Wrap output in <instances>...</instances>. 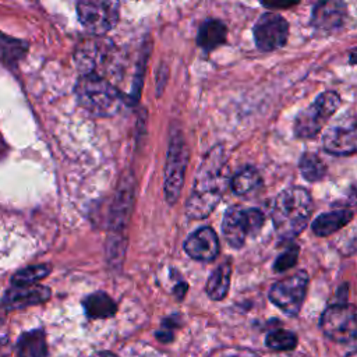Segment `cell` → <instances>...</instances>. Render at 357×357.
<instances>
[{
	"label": "cell",
	"mask_w": 357,
	"mask_h": 357,
	"mask_svg": "<svg viewBox=\"0 0 357 357\" xmlns=\"http://www.w3.org/2000/svg\"><path fill=\"white\" fill-rule=\"evenodd\" d=\"M226 185L225 155L222 148H215L201 163L185 206V215L191 219L206 218L220 201Z\"/></svg>",
	"instance_id": "cell-1"
},
{
	"label": "cell",
	"mask_w": 357,
	"mask_h": 357,
	"mask_svg": "<svg viewBox=\"0 0 357 357\" xmlns=\"http://www.w3.org/2000/svg\"><path fill=\"white\" fill-rule=\"evenodd\" d=\"M312 212V201L307 190L300 187L286 188L275 199L272 220L282 238H293L307 226Z\"/></svg>",
	"instance_id": "cell-2"
},
{
	"label": "cell",
	"mask_w": 357,
	"mask_h": 357,
	"mask_svg": "<svg viewBox=\"0 0 357 357\" xmlns=\"http://www.w3.org/2000/svg\"><path fill=\"white\" fill-rule=\"evenodd\" d=\"M74 91L78 103L95 116H113L124 103L121 92L107 78L99 74H82Z\"/></svg>",
	"instance_id": "cell-3"
},
{
	"label": "cell",
	"mask_w": 357,
	"mask_h": 357,
	"mask_svg": "<svg viewBox=\"0 0 357 357\" xmlns=\"http://www.w3.org/2000/svg\"><path fill=\"white\" fill-rule=\"evenodd\" d=\"M77 14L81 25L95 36L112 31L120 17L119 0H78Z\"/></svg>",
	"instance_id": "cell-4"
},
{
	"label": "cell",
	"mask_w": 357,
	"mask_h": 357,
	"mask_svg": "<svg viewBox=\"0 0 357 357\" xmlns=\"http://www.w3.org/2000/svg\"><path fill=\"white\" fill-rule=\"evenodd\" d=\"M339 106L340 96L336 92L326 91L321 93L312 105L297 114L294 121V134L298 138L315 137Z\"/></svg>",
	"instance_id": "cell-5"
},
{
	"label": "cell",
	"mask_w": 357,
	"mask_h": 357,
	"mask_svg": "<svg viewBox=\"0 0 357 357\" xmlns=\"http://www.w3.org/2000/svg\"><path fill=\"white\" fill-rule=\"evenodd\" d=\"M264 222V213L255 208L231 206L223 218V236L231 247L240 248L248 236H255L261 230Z\"/></svg>",
	"instance_id": "cell-6"
},
{
	"label": "cell",
	"mask_w": 357,
	"mask_h": 357,
	"mask_svg": "<svg viewBox=\"0 0 357 357\" xmlns=\"http://www.w3.org/2000/svg\"><path fill=\"white\" fill-rule=\"evenodd\" d=\"M322 332L332 340L347 343L357 339V307L335 304L328 307L319 321Z\"/></svg>",
	"instance_id": "cell-7"
},
{
	"label": "cell",
	"mask_w": 357,
	"mask_h": 357,
	"mask_svg": "<svg viewBox=\"0 0 357 357\" xmlns=\"http://www.w3.org/2000/svg\"><path fill=\"white\" fill-rule=\"evenodd\" d=\"M187 167V148L180 132H172L165 167V194L169 204L177 202Z\"/></svg>",
	"instance_id": "cell-8"
},
{
	"label": "cell",
	"mask_w": 357,
	"mask_h": 357,
	"mask_svg": "<svg viewBox=\"0 0 357 357\" xmlns=\"http://www.w3.org/2000/svg\"><path fill=\"white\" fill-rule=\"evenodd\" d=\"M308 286L305 272H297L276 282L269 290L271 301L289 315H296L304 301Z\"/></svg>",
	"instance_id": "cell-9"
},
{
	"label": "cell",
	"mask_w": 357,
	"mask_h": 357,
	"mask_svg": "<svg viewBox=\"0 0 357 357\" xmlns=\"http://www.w3.org/2000/svg\"><path fill=\"white\" fill-rule=\"evenodd\" d=\"M113 43L99 38H91L79 43L74 53V60L84 74L102 75L105 67L113 60Z\"/></svg>",
	"instance_id": "cell-10"
},
{
	"label": "cell",
	"mask_w": 357,
	"mask_h": 357,
	"mask_svg": "<svg viewBox=\"0 0 357 357\" xmlns=\"http://www.w3.org/2000/svg\"><path fill=\"white\" fill-rule=\"evenodd\" d=\"M289 25L276 13H265L254 25L255 45L262 52H272L283 46L287 40Z\"/></svg>",
	"instance_id": "cell-11"
},
{
	"label": "cell",
	"mask_w": 357,
	"mask_h": 357,
	"mask_svg": "<svg viewBox=\"0 0 357 357\" xmlns=\"http://www.w3.org/2000/svg\"><path fill=\"white\" fill-rule=\"evenodd\" d=\"M326 152L333 155H350L357 152V120L344 119L331 126L322 138Z\"/></svg>",
	"instance_id": "cell-12"
},
{
	"label": "cell",
	"mask_w": 357,
	"mask_h": 357,
	"mask_svg": "<svg viewBox=\"0 0 357 357\" xmlns=\"http://www.w3.org/2000/svg\"><path fill=\"white\" fill-rule=\"evenodd\" d=\"M50 298V289L38 283L13 284L3 297V304L8 310L25 308L47 301Z\"/></svg>",
	"instance_id": "cell-13"
},
{
	"label": "cell",
	"mask_w": 357,
	"mask_h": 357,
	"mask_svg": "<svg viewBox=\"0 0 357 357\" xmlns=\"http://www.w3.org/2000/svg\"><path fill=\"white\" fill-rule=\"evenodd\" d=\"M184 250L197 261H212L219 252L218 236L211 227H201L187 237Z\"/></svg>",
	"instance_id": "cell-14"
},
{
	"label": "cell",
	"mask_w": 357,
	"mask_h": 357,
	"mask_svg": "<svg viewBox=\"0 0 357 357\" xmlns=\"http://www.w3.org/2000/svg\"><path fill=\"white\" fill-rule=\"evenodd\" d=\"M346 18V4L343 0H321L315 4L311 15L312 25L319 31H333Z\"/></svg>",
	"instance_id": "cell-15"
},
{
	"label": "cell",
	"mask_w": 357,
	"mask_h": 357,
	"mask_svg": "<svg viewBox=\"0 0 357 357\" xmlns=\"http://www.w3.org/2000/svg\"><path fill=\"white\" fill-rule=\"evenodd\" d=\"M226 33H227V28L222 21L208 20L198 29L197 43L199 47L209 52L216 49L222 43H225Z\"/></svg>",
	"instance_id": "cell-16"
},
{
	"label": "cell",
	"mask_w": 357,
	"mask_h": 357,
	"mask_svg": "<svg viewBox=\"0 0 357 357\" xmlns=\"http://www.w3.org/2000/svg\"><path fill=\"white\" fill-rule=\"evenodd\" d=\"M47 344L42 329H33L20 336L17 342L18 357H46Z\"/></svg>",
	"instance_id": "cell-17"
},
{
	"label": "cell",
	"mask_w": 357,
	"mask_h": 357,
	"mask_svg": "<svg viewBox=\"0 0 357 357\" xmlns=\"http://www.w3.org/2000/svg\"><path fill=\"white\" fill-rule=\"evenodd\" d=\"M351 216V211L346 209L322 213L312 222V231L321 237L329 236L342 229L347 222H350Z\"/></svg>",
	"instance_id": "cell-18"
},
{
	"label": "cell",
	"mask_w": 357,
	"mask_h": 357,
	"mask_svg": "<svg viewBox=\"0 0 357 357\" xmlns=\"http://www.w3.org/2000/svg\"><path fill=\"white\" fill-rule=\"evenodd\" d=\"M84 310L85 314L89 318H95V319H100V318H109L112 315L116 314L117 305L113 301V298L103 293V291H96L89 294L84 301Z\"/></svg>",
	"instance_id": "cell-19"
},
{
	"label": "cell",
	"mask_w": 357,
	"mask_h": 357,
	"mask_svg": "<svg viewBox=\"0 0 357 357\" xmlns=\"http://www.w3.org/2000/svg\"><path fill=\"white\" fill-rule=\"evenodd\" d=\"M231 266L229 262L218 266L206 283V293L212 300H222L229 290Z\"/></svg>",
	"instance_id": "cell-20"
},
{
	"label": "cell",
	"mask_w": 357,
	"mask_h": 357,
	"mask_svg": "<svg viewBox=\"0 0 357 357\" xmlns=\"http://www.w3.org/2000/svg\"><path fill=\"white\" fill-rule=\"evenodd\" d=\"M26 50L28 46L25 42L0 32V61L8 66H15L18 60L24 57Z\"/></svg>",
	"instance_id": "cell-21"
},
{
	"label": "cell",
	"mask_w": 357,
	"mask_h": 357,
	"mask_svg": "<svg viewBox=\"0 0 357 357\" xmlns=\"http://www.w3.org/2000/svg\"><path fill=\"white\" fill-rule=\"evenodd\" d=\"M261 185V176L254 167L241 169L231 178V190L237 195H248Z\"/></svg>",
	"instance_id": "cell-22"
},
{
	"label": "cell",
	"mask_w": 357,
	"mask_h": 357,
	"mask_svg": "<svg viewBox=\"0 0 357 357\" xmlns=\"http://www.w3.org/2000/svg\"><path fill=\"white\" fill-rule=\"evenodd\" d=\"M300 172L307 181H319L325 176L326 167L315 153L305 152L300 159Z\"/></svg>",
	"instance_id": "cell-23"
},
{
	"label": "cell",
	"mask_w": 357,
	"mask_h": 357,
	"mask_svg": "<svg viewBox=\"0 0 357 357\" xmlns=\"http://www.w3.org/2000/svg\"><path fill=\"white\" fill-rule=\"evenodd\" d=\"M297 344V337L293 332L286 329H276L268 333L266 346L276 351H289L293 350Z\"/></svg>",
	"instance_id": "cell-24"
},
{
	"label": "cell",
	"mask_w": 357,
	"mask_h": 357,
	"mask_svg": "<svg viewBox=\"0 0 357 357\" xmlns=\"http://www.w3.org/2000/svg\"><path fill=\"white\" fill-rule=\"evenodd\" d=\"M50 273V266L49 265H36V266H29L25 269L18 271L13 279V284H28V283H38L40 279L46 278Z\"/></svg>",
	"instance_id": "cell-25"
},
{
	"label": "cell",
	"mask_w": 357,
	"mask_h": 357,
	"mask_svg": "<svg viewBox=\"0 0 357 357\" xmlns=\"http://www.w3.org/2000/svg\"><path fill=\"white\" fill-rule=\"evenodd\" d=\"M297 255H298V248L297 247H293V248H289L286 252H283L275 262V271H286L289 269L290 266H293L296 264V259H297Z\"/></svg>",
	"instance_id": "cell-26"
},
{
	"label": "cell",
	"mask_w": 357,
	"mask_h": 357,
	"mask_svg": "<svg viewBox=\"0 0 357 357\" xmlns=\"http://www.w3.org/2000/svg\"><path fill=\"white\" fill-rule=\"evenodd\" d=\"M261 3L272 10H278V8H286L290 7L296 3H298V0H261Z\"/></svg>",
	"instance_id": "cell-27"
},
{
	"label": "cell",
	"mask_w": 357,
	"mask_h": 357,
	"mask_svg": "<svg viewBox=\"0 0 357 357\" xmlns=\"http://www.w3.org/2000/svg\"><path fill=\"white\" fill-rule=\"evenodd\" d=\"M91 357H117V356H114L112 353H107V351H100V353H96V354H93Z\"/></svg>",
	"instance_id": "cell-28"
},
{
	"label": "cell",
	"mask_w": 357,
	"mask_h": 357,
	"mask_svg": "<svg viewBox=\"0 0 357 357\" xmlns=\"http://www.w3.org/2000/svg\"><path fill=\"white\" fill-rule=\"evenodd\" d=\"M347 357H357V350H356V351H353V353H350Z\"/></svg>",
	"instance_id": "cell-29"
}]
</instances>
